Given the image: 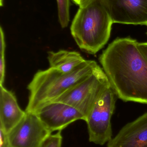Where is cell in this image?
<instances>
[{
    "label": "cell",
    "instance_id": "3",
    "mask_svg": "<svg viewBox=\"0 0 147 147\" xmlns=\"http://www.w3.org/2000/svg\"><path fill=\"white\" fill-rule=\"evenodd\" d=\"M113 23L101 1L93 0L79 9L71 25V33L82 51L95 55L108 43Z\"/></svg>",
    "mask_w": 147,
    "mask_h": 147
},
{
    "label": "cell",
    "instance_id": "1",
    "mask_svg": "<svg viewBox=\"0 0 147 147\" xmlns=\"http://www.w3.org/2000/svg\"><path fill=\"white\" fill-rule=\"evenodd\" d=\"M130 37L118 38L103 51L99 61L117 97L147 105V61Z\"/></svg>",
    "mask_w": 147,
    "mask_h": 147
},
{
    "label": "cell",
    "instance_id": "16",
    "mask_svg": "<svg viewBox=\"0 0 147 147\" xmlns=\"http://www.w3.org/2000/svg\"><path fill=\"white\" fill-rule=\"evenodd\" d=\"M6 48L5 37L2 28H0V53H4Z\"/></svg>",
    "mask_w": 147,
    "mask_h": 147
},
{
    "label": "cell",
    "instance_id": "15",
    "mask_svg": "<svg viewBox=\"0 0 147 147\" xmlns=\"http://www.w3.org/2000/svg\"><path fill=\"white\" fill-rule=\"evenodd\" d=\"M0 147H8L7 134L0 127Z\"/></svg>",
    "mask_w": 147,
    "mask_h": 147
},
{
    "label": "cell",
    "instance_id": "6",
    "mask_svg": "<svg viewBox=\"0 0 147 147\" xmlns=\"http://www.w3.org/2000/svg\"><path fill=\"white\" fill-rule=\"evenodd\" d=\"M51 134L35 114L26 112L7 134L8 147H41Z\"/></svg>",
    "mask_w": 147,
    "mask_h": 147
},
{
    "label": "cell",
    "instance_id": "5",
    "mask_svg": "<svg viewBox=\"0 0 147 147\" xmlns=\"http://www.w3.org/2000/svg\"><path fill=\"white\" fill-rule=\"evenodd\" d=\"M117 98L115 92L110 86L94 105L85 121L90 142L103 146L112 139L111 119Z\"/></svg>",
    "mask_w": 147,
    "mask_h": 147
},
{
    "label": "cell",
    "instance_id": "9",
    "mask_svg": "<svg viewBox=\"0 0 147 147\" xmlns=\"http://www.w3.org/2000/svg\"><path fill=\"white\" fill-rule=\"evenodd\" d=\"M107 147H147V112L123 126Z\"/></svg>",
    "mask_w": 147,
    "mask_h": 147
},
{
    "label": "cell",
    "instance_id": "14",
    "mask_svg": "<svg viewBox=\"0 0 147 147\" xmlns=\"http://www.w3.org/2000/svg\"><path fill=\"white\" fill-rule=\"evenodd\" d=\"M5 74V53H0V85L3 86Z\"/></svg>",
    "mask_w": 147,
    "mask_h": 147
},
{
    "label": "cell",
    "instance_id": "11",
    "mask_svg": "<svg viewBox=\"0 0 147 147\" xmlns=\"http://www.w3.org/2000/svg\"><path fill=\"white\" fill-rule=\"evenodd\" d=\"M47 59L51 68L64 73L73 71L86 60L78 52L65 50L48 52Z\"/></svg>",
    "mask_w": 147,
    "mask_h": 147
},
{
    "label": "cell",
    "instance_id": "2",
    "mask_svg": "<svg viewBox=\"0 0 147 147\" xmlns=\"http://www.w3.org/2000/svg\"><path fill=\"white\" fill-rule=\"evenodd\" d=\"M98 66L94 60H86L69 73H64L51 67L39 70L28 86L29 95L25 111L33 113L41 106L53 102L89 77Z\"/></svg>",
    "mask_w": 147,
    "mask_h": 147
},
{
    "label": "cell",
    "instance_id": "21",
    "mask_svg": "<svg viewBox=\"0 0 147 147\" xmlns=\"http://www.w3.org/2000/svg\"><path fill=\"white\" fill-rule=\"evenodd\" d=\"M146 26H147V23L146 25ZM146 34H147V32H146Z\"/></svg>",
    "mask_w": 147,
    "mask_h": 147
},
{
    "label": "cell",
    "instance_id": "8",
    "mask_svg": "<svg viewBox=\"0 0 147 147\" xmlns=\"http://www.w3.org/2000/svg\"><path fill=\"white\" fill-rule=\"evenodd\" d=\"M113 23L146 25L147 0H100Z\"/></svg>",
    "mask_w": 147,
    "mask_h": 147
},
{
    "label": "cell",
    "instance_id": "10",
    "mask_svg": "<svg viewBox=\"0 0 147 147\" xmlns=\"http://www.w3.org/2000/svg\"><path fill=\"white\" fill-rule=\"evenodd\" d=\"M26 114L19 106L14 93L0 85V127L8 134Z\"/></svg>",
    "mask_w": 147,
    "mask_h": 147
},
{
    "label": "cell",
    "instance_id": "7",
    "mask_svg": "<svg viewBox=\"0 0 147 147\" xmlns=\"http://www.w3.org/2000/svg\"><path fill=\"white\" fill-rule=\"evenodd\" d=\"M33 113L51 133L61 131L75 121H85L84 116L77 109L59 102L45 104Z\"/></svg>",
    "mask_w": 147,
    "mask_h": 147
},
{
    "label": "cell",
    "instance_id": "13",
    "mask_svg": "<svg viewBox=\"0 0 147 147\" xmlns=\"http://www.w3.org/2000/svg\"><path fill=\"white\" fill-rule=\"evenodd\" d=\"M61 132V131H58L57 134L50 135L41 147H61L63 138Z\"/></svg>",
    "mask_w": 147,
    "mask_h": 147
},
{
    "label": "cell",
    "instance_id": "12",
    "mask_svg": "<svg viewBox=\"0 0 147 147\" xmlns=\"http://www.w3.org/2000/svg\"><path fill=\"white\" fill-rule=\"evenodd\" d=\"M59 21L62 28L68 26L70 22V0H57Z\"/></svg>",
    "mask_w": 147,
    "mask_h": 147
},
{
    "label": "cell",
    "instance_id": "4",
    "mask_svg": "<svg viewBox=\"0 0 147 147\" xmlns=\"http://www.w3.org/2000/svg\"><path fill=\"white\" fill-rule=\"evenodd\" d=\"M110 86L107 76L99 65L89 77L53 102L64 103L77 109L84 116L85 121L96 103Z\"/></svg>",
    "mask_w": 147,
    "mask_h": 147
},
{
    "label": "cell",
    "instance_id": "18",
    "mask_svg": "<svg viewBox=\"0 0 147 147\" xmlns=\"http://www.w3.org/2000/svg\"><path fill=\"white\" fill-rule=\"evenodd\" d=\"M93 0H82L79 5V7H86Z\"/></svg>",
    "mask_w": 147,
    "mask_h": 147
},
{
    "label": "cell",
    "instance_id": "19",
    "mask_svg": "<svg viewBox=\"0 0 147 147\" xmlns=\"http://www.w3.org/2000/svg\"><path fill=\"white\" fill-rule=\"evenodd\" d=\"M74 3H76L77 5H79L82 0H72Z\"/></svg>",
    "mask_w": 147,
    "mask_h": 147
},
{
    "label": "cell",
    "instance_id": "20",
    "mask_svg": "<svg viewBox=\"0 0 147 147\" xmlns=\"http://www.w3.org/2000/svg\"><path fill=\"white\" fill-rule=\"evenodd\" d=\"M3 5V0H0V6L2 7Z\"/></svg>",
    "mask_w": 147,
    "mask_h": 147
},
{
    "label": "cell",
    "instance_id": "17",
    "mask_svg": "<svg viewBox=\"0 0 147 147\" xmlns=\"http://www.w3.org/2000/svg\"><path fill=\"white\" fill-rule=\"evenodd\" d=\"M137 47L147 61V42H138Z\"/></svg>",
    "mask_w": 147,
    "mask_h": 147
}]
</instances>
